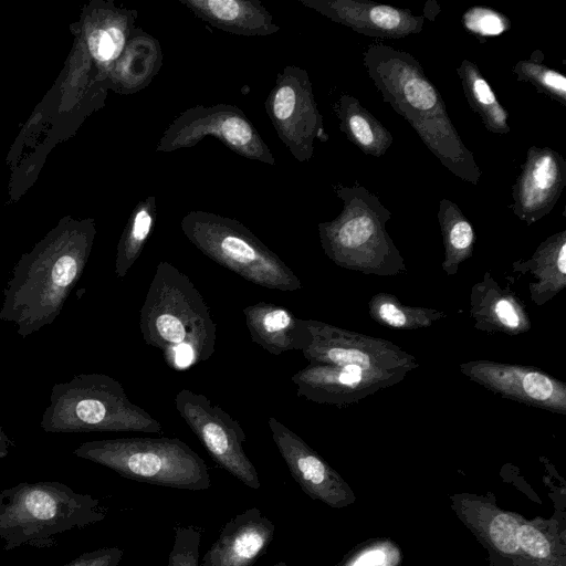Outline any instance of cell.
Instances as JSON below:
<instances>
[{
    "mask_svg": "<svg viewBox=\"0 0 566 566\" xmlns=\"http://www.w3.org/2000/svg\"><path fill=\"white\" fill-rule=\"evenodd\" d=\"M363 64L382 99L415 129L426 147L455 177L478 186L481 170L448 115L443 98L410 53L374 42Z\"/></svg>",
    "mask_w": 566,
    "mask_h": 566,
    "instance_id": "obj_1",
    "label": "cell"
},
{
    "mask_svg": "<svg viewBox=\"0 0 566 566\" xmlns=\"http://www.w3.org/2000/svg\"><path fill=\"white\" fill-rule=\"evenodd\" d=\"M144 342L161 352L176 369L175 357L190 350L193 363L216 350L217 324L210 307L190 277L168 261H160L139 312Z\"/></svg>",
    "mask_w": 566,
    "mask_h": 566,
    "instance_id": "obj_2",
    "label": "cell"
},
{
    "mask_svg": "<svg viewBox=\"0 0 566 566\" xmlns=\"http://www.w3.org/2000/svg\"><path fill=\"white\" fill-rule=\"evenodd\" d=\"M105 516L97 499L56 481L21 482L0 491V539L6 551L22 545L50 548L56 534L98 523Z\"/></svg>",
    "mask_w": 566,
    "mask_h": 566,
    "instance_id": "obj_3",
    "label": "cell"
},
{
    "mask_svg": "<svg viewBox=\"0 0 566 566\" xmlns=\"http://www.w3.org/2000/svg\"><path fill=\"white\" fill-rule=\"evenodd\" d=\"M87 242L43 248L22 258L3 290L0 319L27 338L52 324L81 280Z\"/></svg>",
    "mask_w": 566,
    "mask_h": 566,
    "instance_id": "obj_4",
    "label": "cell"
},
{
    "mask_svg": "<svg viewBox=\"0 0 566 566\" xmlns=\"http://www.w3.org/2000/svg\"><path fill=\"white\" fill-rule=\"evenodd\" d=\"M40 427L46 433L163 432L161 423L104 374H77L53 385Z\"/></svg>",
    "mask_w": 566,
    "mask_h": 566,
    "instance_id": "obj_5",
    "label": "cell"
},
{
    "mask_svg": "<svg viewBox=\"0 0 566 566\" xmlns=\"http://www.w3.org/2000/svg\"><path fill=\"white\" fill-rule=\"evenodd\" d=\"M73 454L138 482L190 491L211 485L205 460L178 438L93 440L81 443Z\"/></svg>",
    "mask_w": 566,
    "mask_h": 566,
    "instance_id": "obj_6",
    "label": "cell"
},
{
    "mask_svg": "<svg viewBox=\"0 0 566 566\" xmlns=\"http://www.w3.org/2000/svg\"><path fill=\"white\" fill-rule=\"evenodd\" d=\"M180 228L201 253L255 285L282 292L302 287L279 255L235 219L191 210L182 217Z\"/></svg>",
    "mask_w": 566,
    "mask_h": 566,
    "instance_id": "obj_7",
    "label": "cell"
},
{
    "mask_svg": "<svg viewBox=\"0 0 566 566\" xmlns=\"http://www.w3.org/2000/svg\"><path fill=\"white\" fill-rule=\"evenodd\" d=\"M212 136L233 153L251 160L274 165L275 158L253 123L235 105H196L180 113L163 133L155 151L190 148Z\"/></svg>",
    "mask_w": 566,
    "mask_h": 566,
    "instance_id": "obj_8",
    "label": "cell"
},
{
    "mask_svg": "<svg viewBox=\"0 0 566 566\" xmlns=\"http://www.w3.org/2000/svg\"><path fill=\"white\" fill-rule=\"evenodd\" d=\"M264 107L276 135L297 161L312 159L315 139L328 140L306 70L287 65L277 73Z\"/></svg>",
    "mask_w": 566,
    "mask_h": 566,
    "instance_id": "obj_9",
    "label": "cell"
},
{
    "mask_svg": "<svg viewBox=\"0 0 566 566\" xmlns=\"http://www.w3.org/2000/svg\"><path fill=\"white\" fill-rule=\"evenodd\" d=\"M175 407L217 464L247 486L260 489L256 469L244 451L247 436L235 419L203 394L186 388L175 396Z\"/></svg>",
    "mask_w": 566,
    "mask_h": 566,
    "instance_id": "obj_10",
    "label": "cell"
},
{
    "mask_svg": "<svg viewBox=\"0 0 566 566\" xmlns=\"http://www.w3.org/2000/svg\"><path fill=\"white\" fill-rule=\"evenodd\" d=\"M334 191L343 209L332 221L321 222L318 233L327 254L335 259L358 254L366 249H387L385 224L391 212L364 186L336 185Z\"/></svg>",
    "mask_w": 566,
    "mask_h": 566,
    "instance_id": "obj_11",
    "label": "cell"
},
{
    "mask_svg": "<svg viewBox=\"0 0 566 566\" xmlns=\"http://www.w3.org/2000/svg\"><path fill=\"white\" fill-rule=\"evenodd\" d=\"M565 186L564 157L549 147L532 146L512 186L511 208L521 220L535 222L553 210Z\"/></svg>",
    "mask_w": 566,
    "mask_h": 566,
    "instance_id": "obj_12",
    "label": "cell"
},
{
    "mask_svg": "<svg viewBox=\"0 0 566 566\" xmlns=\"http://www.w3.org/2000/svg\"><path fill=\"white\" fill-rule=\"evenodd\" d=\"M327 19L374 38L399 39L420 33L424 17L368 0H298Z\"/></svg>",
    "mask_w": 566,
    "mask_h": 566,
    "instance_id": "obj_13",
    "label": "cell"
},
{
    "mask_svg": "<svg viewBox=\"0 0 566 566\" xmlns=\"http://www.w3.org/2000/svg\"><path fill=\"white\" fill-rule=\"evenodd\" d=\"M274 531L258 507L248 509L226 523L200 566H252L266 552Z\"/></svg>",
    "mask_w": 566,
    "mask_h": 566,
    "instance_id": "obj_14",
    "label": "cell"
},
{
    "mask_svg": "<svg viewBox=\"0 0 566 566\" xmlns=\"http://www.w3.org/2000/svg\"><path fill=\"white\" fill-rule=\"evenodd\" d=\"M272 439L302 490L314 499L335 504L340 499L339 482L326 463L290 428L269 417Z\"/></svg>",
    "mask_w": 566,
    "mask_h": 566,
    "instance_id": "obj_15",
    "label": "cell"
},
{
    "mask_svg": "<svg viewBox=\"0 0 566 566\" xmlns=\"http://www.w3.org/2000/svg\"><path fill=\"white\" fill-rule=\"evenodd\" d=\"M243 315L252 340L272 355L303 350L311 342L306 321L281 305L261 301L245 306Z\"/></svg>",
    "mask_w": 566,
    "mask_h": 566,
    "instance_id": "obj_16",
    "label": "cell"
},
{
    "mask_svg": "<svg viewBox=\"0 0 566 566\" xmlns=\"http://www.w3.org/2000/svg\"><path fill=\"white\" fill-rule=\"evenodd\" d=\"M197 18L234 35L266 36L280 27L259 0H179Z\"/></svg>",
    "mask_w": 566,
    "mask_h": 566,
    "instance_id": "obj_17",
    "label": "cell"
},
{
    "mask_svg": "<svg viewBox=\"0 0 566 566\" xmlns=\"http://www.w3.org/2000/svg\"><path fill=\"white\" fill-rule=\"evenodd\" d=\"M115 63V80L125 93L146 88L160 71L164 54L159 41L142 29H134Z\"/></svg>",
    "mask_w": 566,
    "mask_h": 566,
    "instance_id": "obj_18",
    "label": "cell"
},
{
    "mask_svg": "<svg viewBox=\"0 0 566 566\" xmlns=\"http://www.w3.org/2000/svg\"><path fill=\"white\" fill-rule=\"evenodd\" d=\"M333 111L342 133L364 154L380 157L391 146V133L355 96L342 94Z\"/></svg>",
    "mask_w": 566,
    "mask_h": 566,
    "instance_id": "obj_19",
    "label": "cell"
},
{
    "mask_svg": "<svg viewBox=\"0 0 566 566\" xmlns=\"http://www.w3.org/2000/svg\"><path fill=\"white\" fill-rule=\"evenodd\" d=\"M457 73L470 108L481 118L484 127L493 134H509L511 132L507 123L509 113L478 65L463 59Z\"/></svg>",
    "mask_w": 566,
    "mask_h": 566,
    "instance_id": "obj_20",
    "label": "cell"
},
{
    "mask_svg": "<svg viewBox=\"0 0 566 566\" xmlns=\"http://www.w3.org/2000/svg\"><path fill=\"white\" fill-rule=\"evenodd\" d=\"M156 216L155 196H148L139 201L133 210L117 248L115 274L118 279H124L139 258L155 226Z\"/></svg>",
    "mask_w": 566,
    "mask_h": 566,
    "instance_id": "obj_21",
    "label": "cell"
},
{
    "mask_svg": "<svg viewBox=\"0 0 566 566\" xmlns=\"http://www.w3.org/2000/svg\"><path fill=\"white\" fill-rule=\"evenodd\" d=\"M136 17L135 10L114 11L108 22L91 31L88 50L97 62L109 64L119 57L130 38Z\"/></svg>",
    "mask_w": 566,
    "mask_h": 566,
    "instance_id": "obj_22",
    "label": "cell"
},
{
    "mask_svg": "<svg viewBox=\"0 0 566 566\" xmlns=\"http://www.w3.org/2000/svg\"><path fill=\"white\" fill-rule=\"evenodd\" d=\"M517 81L531 83L538 92L566 106V77L539 60H521L512 69Z\"/></svg>",
    "mask_w": 566,
    "mask_h": 566,
    "instance_id": "obj_23",
    "label": "cell"
},
{
    "mask_svg": "<svg viewBox=\"0 0 566 566\" xmlns=\"http://www.w3.org/2000/svg\"><path fill=\"white\" fill-rule=\"evenodd\" d=\"M438 219L448 248L458 254L467 252L473 243L474 232L457 203L446 198L441 199Z\"/></svg>",
    "mask_w": 566,
    "mask_h": 566,
    "instance_id": "obj_24",
    "label": "cell"
},
{
    "mask_svg": "<svg viewBox=\"0 0 566 566\" xmlns=\"http://www.w3.org/2000/svg\"><path fill=\"white\" fill-rule=\"evenodd\" d=\"M464 28L476 36H497L511 28L507 17L488 7H472L462 15Z\"/></svg>",
    "mask_w": 566,
    "mask_h": 566,
    "instance_id": "obj_25",
    "label": "cell"
},
{
    "mask_svg": "<svg viewBox=\"0 0 566 566\" xmlns=\"http://www.w3.org/2000/svg\"><path fill=\"white\" fill-rule=\"evenodd\" d=\"M201 531L193 526H177L168 566H199Z\"/></svg>",
    "mask_w": 566,
    "mask_h": 566,
    "instance_id": "obj_26",
    "label": "cell"
},
{
    "mask_svg": "<svg viewBox=\"0 0 566 566\" xmlns=\"http://www.w3.org/2000/svg\"><path fill=\"white\" fill-rule=\"evenodd\" d=\"M520 525L509 514L496 515L490 525V535L494 545L502 552L512 554L518 549L517 531Z\"/></svg>",
    "mask_w": 566,
    "mask_h": 566,
    "instance_id": "obj_27",
    "label": "cell"
},
{
    "mask_svg": "<svg viewBox=\"0 0 566 566\" xmlns=\"http://www.w3.org/2000/svg\"><path fill=\"white\" fill-rule=\"evenodd\" d=\"M123 551L118 547H103L86 552L62 566H119Z\"/></svg>",
    "mask_w": 566,
    "mask_h": 566,
    "instance_id": "obj_28",
    "label": "cell"
},
{
    "mask_svg": "<svg viewBox=\"0 0 566 566\" xmlns=\"http://www.w3.org/2000/svg\"><path fill=\"white\" fill-rule=\"evenodd\" d=\"M517 541L518 546L534 557L545 558L549 555L551 546L547 538L533 526H520L517 531Z\"/></svg>",
    "mask_w": 566,
    "mask_h": 566,
    "instance_id": "obj_29",
    "label": "cell"
},
{
    "mask_svg": "<svg viewBox=\"0 0 566 566\" xmlns=\"http://www.w3.org/2000/svg\"><path fill=\"white\" fill-rule=\"evenodd\" d=\"M524 391L535 400H547L553 394V382L539 373H528L523 379Z\"/></svg>",
    "mask_w": 566,
    "mask_h": 566,
    "instance_id": "obj_30",
    "label": "cell"
},
{
    "mask_svg": "<svg viewBox=\"0 0 566 566\" xmlns=\"http://www.w3.org/2000/svg\"><path fill=\"white\" fill-rule=\"evenodd\" d=\"M380 317L391 326H402L406 323L405 314L391 303H384L379 307Z\"/></svg>",
    "mask_w": 566,
    "mask_h": 566,
    "instance_id": "obj_31",
    "label": "cell"
},
{
    "mask_svg": "<svg viewBox=\"0 0 566 566\" xmlns=\"http://www.w3.org/2000/svg\"><path fill=\"white\" fill-rule=\"evenodd\" d=\"M495 313L500 321L510 327L518 325V316L515 313L512 304L506 300H501L495 305Z\"/></svg>",
    "mask_w": 566,
    "mask_h": 566,
    "instance_id": "obj_32",
    "label": "cell"
},
{
    "mask_svg": "<svg viewBox=\"0 0 566 566\" xmlns=\"http://www.w3.org/2000/svg\"><path fill=\"white\" fill-rule=\"evenodd\" d=\"M386 554L376 548L367 551L358 558H356L349 566H385Z\"/></svg>",
    "mask_w": 566,
    "mask_h": 566,
    "instance_id": "obj_33",
    "label": "cell"
},
{
    "mask_svg": "<svg viewBox=\"0 0 566 566\" xmlns=\"http://www.w3.org/2000/svg\"><path fill=\"white\" fill-rule=\"evenodd\" d=\"M331 374L334 376L335 379H337L338 382L348 386L357 384L361 379V375L350 374L343 369L337 374L335 371H331Z\"/></svg>",
    "mask_w": 566,
    "mask_h": 566,
    "instance_id": "obj_34",
    "label": "cell"
},
{
    "mask_svg": "<svg viewBox=\"0 0 566 566\" xmlns=\"http://www.w3.org/2000/svg\"><path fill=\"white\" fill-rule=\"evenodd\" d=\"M12 447V440L4 432L2 426L0 424V459L8 457Z\"/></svg>",
    "mask_w": 566,
    "mask_h": 566,
    "instance_id": "obj_35",
    "label": "cell"
},
{
    "mask_svg": "<svg viewBox=\"0 0 566 566\" xmlns=\"http://www.w3.org/2000/svg\"><path fill=\"white\" fill-rule=\"evenodd\" d=\"M556 265L562 274L566 273V242H563L556 255Z\"/></svg>",
    "mask_w": 566,
    "mask_h": 566,
    "instance_id": "obj_36",
    "label": "cell"
},
{
    "mask_svg": "<svg viewBox=\"0 0 566 566\" xmlns=\"http://www.w3.org/2000/svg\"><path fill=\"white\" fill-rule=\"evenodd\" d=\"M273 566H287V565L284 562H279V563L274 564Z\"/></svg>",
    "mask_w": 566,
    "mask_h": 566,
    "instance_id": "obj_37",
    "label": "cell"
}]
</instances>
